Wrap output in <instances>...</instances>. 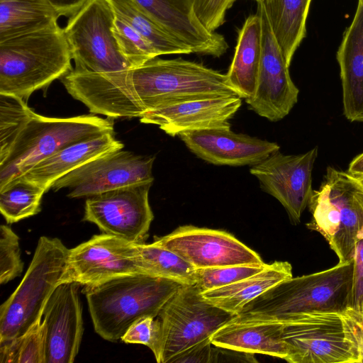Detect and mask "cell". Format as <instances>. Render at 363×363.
Masks as SVG:
<instances>
[{
  "mask_svg": "<svg viewBox=\"0 0 363 363\" xmlns=\"http://www.w3.org/2000/svg\"><path fill=\"white\" fill-rule=\"evenodd\" d=\"M354 262L286 279L247 303L240 320L284 322L317 312L342 313L350 306Z\"/></svg>",
  "mask_w": 363,
  "mask_h": 363,
  "instance_id": "1",
  "label": "cell"
},
{
  "mask_svg": "<svg viewBox=\"0 0 363 363\" xmlns=\"http://www.w3.org/2000/svg\"><path fill=\"white\" fill-rule=\"evenodd\" d=\"M183 285L169 279L135 274L84 286L82 293L95 332L106 340L116 342L138 319L157 317Z\"/></svg>",
  "mask_w": 363,
  "mask_h": 363,
  "instance_id": "2",
  "label": "cell"
},
{
  "mask_svg": "<svg viewBox=\"0 0 363 363\" xmlns=\"http://www.w3.org/2000/svg\"><path fill=\"white\" fill-rule=\"evenodd\" d=\"M64 28L59 24L0 42V94L27 101L73 68Z\"/></svg>",
  "mask_w": 363,
  "mask_h": 363,
  "instance_id": "3",
  "label": "cell"
},
{
  "mask_svg": "<svg viewBox=\"0 0 363 363\" xmlns=\"http://www.w3.org/2000/svg\"><path fill=\"white\" fill-rule=\"evenodd\" d=\"M145 111L201 99L238 96L227 75L203 64L158 57L127 72Z\"/></svg>",
  "mask_w": 363,
  "mask_h": 363,
  "instance_id": "4",
  "label": "cell"
},
{
  "mask_svg": "<svg viewBox=\"0 0 363 363\" xmlns=\"http://www.w3.org/2000/svg\"><path fill=\"white\" fill-rule=\"evenodd\" d=\"M318 190L308 202V229L321 234L339 262L353 260L357 242L363 238V188L347 172L328 167Z\"/></svg>",
  "mask_w": 363,
  "mask_h": 363,
  "instance_id": "5",
  "label": "cell"
},
{
  "mask_svg": "<svg viewBox=\"0 0 363 363\" xmlns=\"http://www.w3.org/2000/svg\"><path fill=\"white\" fill-rule=\"evenodd\" d=\"M105 133H114L108 118L94 115L50 118L35 113L0 160V188L61 149Z\"/></svg>",
  "mask_w": 363,
  "mask_h": 363,
  "instance_id": "6",
  "label": "cell"
},
{
  "mask_svg": "<svg viewBox=\"0 0 363 363\" xmlns=\"http://www.w3.org/2000/svg\"><path fill=\"white\" fill-rule=\"evenodd\" d=\"M69 250L59 238H39L23 279L1 306L0 341L23 335L42 318L45 304L65 271Z\"/></svg>",
  "mask_w": 363,
  "mask_h": 363,
  "instance_id": "7",
  "label": "cell"
},
{
  "mask_svg": "<svg viewBox=\"0 0 363 363\" xmlns=\"http://www.w3.org/2000/svg\"><path fill=\"white\" fill-rule=\"evenodd\" d=\"M235 316L206 301L196 284L183 285L157 316L162 337L157 362L171 363L179 354L210 339Z\"/></svg>",
  "mask_w": 363,
  "mask_h": 363,
  "instance_id": "8",
  "label": "cell"
},
{
  "mask_svg": "<svg viewBox=\"0 0 363 363\" xmlns=\"http://www.w3.org/2000/svg\"><path fill=\"white\" fill-rule=\"evenodd\" d=\"M115 13L107 0H89L64 28L74 69L99 74L132 69L113 35Z\"/></svg>",
  "mask_w": 363,
  "mask_h": 363,
  "instance_id": "9",
  "label": "cell"
},
{
  "mask_svg": "<svg viewBox=\"0 0 363 363\" xmlns=\"http://www.w3.org/2000/svg\"><path fill=\"white\" fill-rule=\"evenodd\" d=\"M281 323V336L289 350L286 362L359 363L340 313H305Z\"/></svg>",
  "mask_w": 363,
  "mask_h": 363,
  "instance_id": "10",
  "label": "cell"
},
{
  "mask_svg": "<svg viewBox=\"0 0 363 363\" xmlns=\"http://www.w3.org/2000/svg\"><path fill=\"white\" fill-rule=\"evenodd\" d=\"M152 183L128 185L87 197L83 220L94 223L104 233L143 243L154 218L149 203Z\"/></svg>",
  "mask_w": 363,
  "mask_h": 363,
  "instance_id": "11",
  "label": "cell"
},
{
  "mask_svg": "<svg viewBox=\"0 0 363 363\" xmlns=\"http://www.w3.org/2000/svg\"><path fill=\"white\" fill-rule=\"evenodd\" d=\"M155 156L118 149L103 154L56 180L50 189L69 190V198L89 197L143 182H153Z\"/></svg>",
  "mask_w": 363,
  "mask_h": 363,
  "instance_id": "12",
  "label": "cell"
},
{
  "mask_svg": "<svg viewBox=\"0 0 363 363\" xmlns=\"http://www.w3.org/2000/svg\"><path fill=\"white\" fill-rule=\"evenodd\" d=\"M143 274L138 264L136 243L103 233L69 249L60 283L94 286L111 279Z\"/></svg>",
  "mask_w": 363,
  "mask_h": 363,
  "instance_id": "13",
  "label": "cell"
},
{
  "mask_svg": "<svg viewBox=\"0 0 363 363\" xmlns=\"http://www.w3.org/2000/svg\"><path fill=\"white\" fill-rule=\"evenodd\" d=\"M262 18V57L256 89L245 100L250 109L276 122L286 116L298 101L299 90L293 82L281 49L274 36L262 0L257 1Z\"/></svg>",
  "mask_w": 363,
  "mask_h": 363,
  "instance_id": "14",
  "label": "cell"
},
{
  "mask_svg": "<svg viewBox=\"0 0 363 363\" xmlns=\"http://www.w3.org/2000/svg\"><path fill=\"white\" fill-rule=\"evenodd\" d=\"M318 154L317 146L299 155L278 150L250 169L261 189L284 206L293 224L300 222L312 196V172Z\"/></svg>",
  "mask_w": 363,
  "mask_h": 363,
  "instance_id": "15",
  "label": "cell"
},
{
  "mask_svg": "<svg viewBox=\"0 0 363 363\" xmlns=\"http://www.w3.org/2000/svg\"><path fill=\"white\" fill-rule=\"evenodd\" d=\"M154 242L174 252L195 269L264 263L256 252L230 233L219 230L182 225L156 238Z\"/></svg>",
  "mask_w": 363,
  "mask_h": 363,
  "instance_id": "16",
  "label": "cell"
},
{
  "mask_svg": "<svg viewBox=\"0 0 363 363\" xmlns=\"http://www.w3.org/2000/svg\"><path fill=\"white\" fill-rule=\"evenodd\" d=\"M79 286L59 284L45 304V363H72L79 352L84 333Z\"/></svg>",
  "mask_w": 363,
  "mask_h": 363,
  "instance_id": "17",
  "label": "cell"
},
{
  "mask_svg": "<svg viewBox=\"0 0 363 363\" xmlns=\"http://www.w3.org/2000/svg\"><path fill=\"white\" fill-rule=\"evenodd\" d=\"M178 136L198 157L216 165L253 166L280 149L277 143L235 133L230 127L185 131Z\"/></svg>",
  "mask_w": 363,
  "mask_h": 363,
  "instance_id": "18",
  "label": "cell"
},
{
  "mask_svg": "<svg viewBox=\"0 0 363 363\" xmlns=\"http://www.w3.org/2000/svg\"><path fill=\"white\" fill-rule=\"evenodd\" d=\"M241 105L238 96L194 100L147 111L139 118L174 137L185 131L230 127L228 121Z\"/></svg>",
  "mask_w": 363,
  "mask_h": 363,
  "instance_id": "19",
  "label": "cell"
},
{
  "mask_svg": "<svg viewBox=\"0 0 363 363\" xmlns=\"http://www.w3.org/2000/svg\"><path fill=\"white\" fill-rule=\"evenodd\" d=\"M193 53L219 57L227 51L224 36L208 30L196 17L191 0H133Z\"/></svg>",
  "mask_w": 363,
  "mask_h": 363,
  "instance_id": "20",
  "label": "cell"
},
{
  "mask_svg": "<svg viewBox=\"0 0 363 363\" xmlns=\"http://www.w3.org/2000/svg\"><path fill=\"white\" fill-rule=\"evenodd\" d=\"M336 58L340 67L343 113L352 122H363V0L344 32Z\"/></svg>",
  "mask_w": 363,
  "mask_h": 363,
  "instance_id": "21",
  "label": "cell"
},
{
  "mask_svg": "<svg viewBox=\"0 0 363 363\" xmlns=\"http://www.w3.org/2000/svg\"><path fill=\"white\" fill-rule=\"evenodd\" d=\"M235 317L211 335L213 345L287 359L289 350L281 336V322L240 320Z\"/></svg>",
  "mask_w": 363,
  "mask_h": 363,
  "instance_id": "22",
  "label": "cell"
},
{
  "mask_svg": "<svg viewBox=\"0 0 363 363\" xmlns=\"http://www.w3.org/2000/svg\"><path fill=\"white\" fill-rule=\"evenodd\" d=\"M113 133H105L68 145L40 161L21 176L48 191L56 180L84 163L110 151L123 149L124 145Z\"/></svg>",
  "mask_w": 363,
  "mask_h": 363,
  "instance_id": "23",
  "label": "cell"
},
{
  "mask_svg": "<svg viewBox=\"0 0 363 363\" xmlns=\"http://www.w3.org/2000/svg\"><path fill=\"white\" fill-rule=\"evenodd\" d=\"M262 18L257 12L249 16L238 32L231 65L226 74L228 82L240 98L253 96L262 57Z\"/></svg>",
  "mask_w": 363,
  "mask_h": 363,
  "instance_id": "24",
  "label": "cell"
},
{
  "mask_svg": "<svg viewBox=\"0 0 363 363\" xmlns=\"http://www.w3.org/2000/svg\"><path fill=\"white\" fill-rule=\"evenodd\" d=\"M293 277L288 262L277 261L262 271L220 288L201 292L209 303L238 315L244 306L280 282Z\"/></svg>",
  "mask_w": 363,
  "mask_h": 363,
  "instance_id": "25",
  "label": "cell"
},
{
  "mask_svg": "<svg viewBox=\"0 0 363 363\" xmlns=\"http://www.w3.org/2000/svg\"><path fill=\"white\" fill-rule=\"evenodd\" d=\"M274 36L288 65L306 37L312 0H262Z\"/></svg>",
  "mask_w": 363,
  "mask_h": 363,
  "instance_id": "26",
  "label": "cell"
},
{
  "mask_svg": "<svg viewBox=\"0 0 363 363\" xmlns=\"http://www.w3.org/2000/svg\"><path fill=\"white\" fill-rule=\"evenodd\" d=\"M46 0H0V42L58 24Z\"/></svg>",
  "mask_w": 363,
  "mask_h": 363,
  "instance_id": "27",
  "label": "cell"
},
{
  "mask_svg": "<svg viewBox=\"0 0 363 363\" xmlns=\"http://www.w3.org/2000/svg\"><path fill=\"white\" fill-rule=\"evenodd\" d=\"M123 18L156 50L159 55L193 53L184 43L144 12L133 0H107Z\"/></svg>",
  "mask_w": 363,
  "mask_h": 363,
  "instance_id": "28",
  "label": "cell"
},
{
  "mask_svg": "<svg viewBox=\"0 0 363 363\" xmlns=\"http://www.w3.org/2000/svg\"><path fill=\"white\" fill-rule=\"evenodd\" d=\"M137 257L144 274L183 284H196V269L171 250L155 243H136Z\"/></svg>",
  "mask_w": 363,
  "mask_h": 363,
  "instance_id": "29",
  "label": "cell"
},
{
  "mask_svg": "<svg viewBox=\"0 0 363 363\" xmlns=\"http://www.w3.org/2000/svg\"><path fill=\"white\" fill-rule=\"evenodd\" d=\"M43 186L22 176L0 188V211L7 223H14L40 211Z\"/></svg>",
  "mask_w": 363,
  "mask_h": 363,
  "instance_id": "30",
  "label": "cell"
},
{
  "mask_svg": "<svg viewBox=\"0 0 363 363\" xmlns=\"http://www.w3.org/2000/svg\"><path fill=\"white\" fill-rule=\"evenodd\" d=\"M35 113L23 99L0 94V160Z\"/></svg>",
  "mask_w": 363,
  "mask_h": 363,
  "instance_id": "31",
  "label": "cell"
},
{
  "mask_svg": "<svg viewBox=\"0 0 363 363\" xmlns=\"http://www.w3.org/2000/svg\"><path fill=\"white\" fill-rule=\"evenodd\" d=\"M114 13L113 35L121 53L130 64L132 69L160 56L143 35L119 15Z\"/></svg>",
  "mask_w": 363,
  "mask_h": 363,
  "instance_id": "32",
  "label": "cell"
},
{
  "mask_svg": "<svg viewBox=\"0 0 363 363\" xmlns=\"http://www.w3.org/2000/svg\"><path fill=\"white\" fill-rule=\"evenodd\" d=\"M267 265L264 263L196 269V285L201 292L220 288L252 276Z\"/></svg>",
  "mask_w": 363,
  "mask_h": 363,
  "instance_id": "33",
  "label": "cell"
},
{
  "mask_svg": "<svg viewBox=\"0 0 363 363\" xmlns=\"http://www.w3.org/2000/svg\"><path fill=\"white\" fill-rule=\"evenodd\" d=\"M23 269L19 238L8 225L0 226V283L4 284L19 276Z\"/></svg>",
  "mask_w": 363,
  "mask_h": 363,
  "instance_id": "34",
  "label": "cell"
},
{
  "mask_svg": "<svg viewBox=\"0 0 363 363\" xmlns=\"http://www.w3.org/2000/svg\"><path fill=\"white\" fill-rule=\"evenodd\" d=\"M161 323L158 317L143 316L135 320L121 337L125 343L142 344L152 352L156 361L160 352Z\"/></svg>",
  "mask_w": 363,
  "mask_h": 363,
  "instance_id": "35",
  "label": "cell"
},
{
  "mask_svg": "<svg viewBox=\"0 0 363 363\" xmlns=\"http://www.w3.org/2000/svg\"><path fill=\"white\" fill-rule=\"evenodd\" d=\"M16 339L17 363H45V333L42 318Z\"/></svg>",
  "mask_w": 363,
  "mask_h": 363,
  "instance_id": "36",
  "label": "cell"
},
{
  "mask_svg": "<svg viewBox=\"0 0 363 363\" xmlns=\"http://www.w3.org/2000/svg\"><path fill=\"white\" fill-rule=\"evenodd\" d=\"M236 0H191L194 13L201 24L209 31L221 26L227 11Z\"/></svg>",
  "mask_w": 363,
  "mask_h": 363,
  "instance_id": "37",
  "label": "cell"
},
{
  "mask_svg": "<svg viewBox=\"0 0 363 363\" xmlns=\"http://www.w3.org/2000/svg\"><path fill=\"white\" fill-rule=\"evenodd\" d=\"M353 262L352 289L349 308L363 313V238L357 242Z\"/></svg>",
  "mask_w": 363,
  "mask_h": 363,
  "instance_id": "38",
  "label": "cell"
},
{
  "mask_svg": "<svg viewBox=\"0 0 363 363\" xmlns=\"http://www.w3.org/2000/svg\"><path fill=\"white\" fill-rule=\"evenodd\" d=\"M340 314L347 335L356 350L359 363H363V313L348 308Z\"/></svg>",
  "mask_w": 363,
  "mask_h": 363,
  "instance_id": "39",
  "label": "cell"
},
{
  "mask_svg": "<svg viewBox=\"0 0 363 363\" xmlns=\"http://www.w3.org/2000/svg\"><path fill=\"white\" fill-rule=\"evenodd\" d=\"M213 347L207 339L179 354L171 363H212Z\"/></svg>",
  "mask_w": 363,
  "mask_h": 363,
  "instance_id": "40",
  "label": "cell"
},
{
  "mask_svg": "<svg viewBox=\"0 0 363 363\" xmlns=\"http://www.w3.org/2000/svg\"><path fill=\"white\" fill-rule=\"evenodd\" d=\"M218 362H257L255 354L244 352L213 345L212 363Z\"/></svg>",
  "mask_w": 363,
  "mask_h": 363,
  "instance_id": "41",
  "label": "cell"
},
{
  "mask_svg": "<svg viewBox=\"0 0 363 363\" xmlns=\"http://www.w3.org/2000/svg\"><path fill=\"white\" fill-rule=\"evenodd\" d=\"M60 16L69 18L80 10L89 0H46Z\"/></svg>",
  "mask_w": 363,
  "mask_h": 363,
  "instance_id": "42",
  "label": "cell"
},
{
  "mask_svg": "<svg viewBox=\"0 0 363 363\" xmlns=\"http://www.w3.org/2000/svg\"><path fill=\"white\" fill-rule=\"evenodd\" d=\"M347 172L353 176L363 175V152L351 161Z\"/></svg>",
  "mask_w": 363,
  "mask_h": 363,
  "instance_id": "43",
  "label": "cell"
},
{
  "mask_svg": "<svg viewBox=\"0 0 363 363\" xmlns=\"http://www.w3.org/2000/svg\"><path fill=\"white\" fill-rule=\"evenodd\" d=\"M354 177L357 180V182L359 183V184L363 188V175H356V176H354Z\"/></svg>",
  "mask_w": 363,
  "mask_h": 363,
  "instance_id": "44",
  "label": "cell"
},
{
  "mask_svg": "<svg viewBox=\"0 0 363 363\" xmlns=\"http://www.w3.org/2000/svg\"><path fill=\"white\" fill-rule=\"evenodd\" d=\"M255 1H260V0H255Z\"/></svg>",
  "mask_w": 363,
  "mask_h": 363,
  "instance_id": "45",
  "label": "cell"
}]
</instances>
